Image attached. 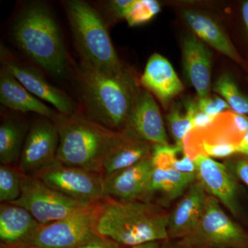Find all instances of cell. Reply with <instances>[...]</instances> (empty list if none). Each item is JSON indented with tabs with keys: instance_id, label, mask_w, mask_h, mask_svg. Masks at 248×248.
I'll return each mask as SVG.
<instances>
[{
	"instance_id": "cell-3",
	"label": "cell",
	"mask_w": 248,
	"mask_h": 248,
	"mask_svg": "<svg viewBox=\"0 0 248 248\" xmlns=\"http://www.w3.org/2000/svg\"><path fill=\"white\" fill-rule=\"evenodd\" d=\"M11 33L18 48L40 68L58 78L66 75V48L46 3L35 1L26 4L16 17Z\"/></svg>"
},
{
	"instance_id": "cell-12",
	"label": "cell",
	"mask_w": 248,
	"mask_h": 248,
	"mask_svg": "<svg viewBox=\"0 0 248 248\" xmlns=\"http://www.w3.org/2000/svg\"><path fill=\"white\" fill-rule=\"evenodd\" d=\"M153 172L150 156L130 167L104 176V191L109 198L115 200L152 202Z\"/></svg>"
},
{
	"instance_id": "cell-25",
	"label": "cell",
	"mask_w": 248,
	"mask_h": 248,
	"mask_svg": "<svg viewBox=\"0 0 248 248\" xmlns=\"http://www.w3.org/2000/svg\"><path fill=\"white\" fill-rule=\"evenodd\" d=\"M213 89L224 98L232 110L240 115H248V98L240 91L231 77L221 76L214 85Z\"/></svg>"
},
{
	"instance_id": "cell-28",
	"label": "cell",
	"mask_w": 248,
	"mask_h": 248,
	"mask_svg": "<svg viewBox=\"0 0 248 248\" xmlns=\"http://www.w3.org/2000/svg\"><path fill=\"white\" fill-rule=\"evenodd\" d=\"M167 122L175 145L183 148L184 139L192 129L190 115L187 111L184 113L180 108L174 106L167 116Z\"/></svg>"
},
{
	"instance_id": "cell-39",
	"label": "cell",
	"mask_w": 248,
	"mask_h": 248,
	"mask_svg": "<svg viewBox=\"0 0 248 248\" xmlns=\"http://www.w3.org/2000/svg\"><path fill=\"white\" fill-rule=\"evenodd\" d=\"M0 248H11L10 246H6V245L1 244L0 246Z\"/></svg>"
},
{
	"instance_id": "cell-26",
	"label": "cell",
	"mask_w": 248,
	"mask_h": 248,
	"mask_svg": "<svg viewBox=\"0 0 248 248\" xmlns=\"http://www.w3.org/2000/svg\"><path fill=\"white\" fill-rule=\"evenodd\" d=\"M22 193V172L11 165L0 164V202L14 203Z\"/></svg>"
},
{
	"instance_id": "cell-21",
	"label": "cell",
	"mask_w": 248,
	"mask_h": 248,
	"mask_svg": "<svg viewBox=\"0 0 248 248\" xmlns=\"http://www.w3.org/2000/svg\"><path fill=\"white\" fill-rule=\"evenodd\" d=\"M40 223L20 205L11 203L0 205V240L8 246L22 245Z\"/></svg>"
},
{
	"instance_id": "cell-8",
	"label": "cell",
	"mask_w": 248,
	"mask_h": 248,
	"mask_svg": "<svg viewBox=\"0 0 248 248\" xmlns=\"http://www.w3.org/2000/svg\"><path fill=\"white\" fill-rule=\"evenodd\" d=\"M35 177L71 200L88 205L109 199L104 189V175L55 161Z\"/></svg>"
},
{
	"instance_id": "cell-16",
	"label": "cell",
	"mask_w": 248,
	"mask_h": 248,
	"mask_svg": "<svg viewBox=\"0 0 248 248\" xmlns=\"http://www.w3.org/2000/svg\"><path fill=\"white\" fill-rule=\"evenodd\" d=\"M207 192L195 181L169 214L168 234L170 239H183L195 231L203 215Z\"/></svg>"
},
{
	"instance_id": "cell-35",
	"label": "cell",
	"mask_w": 248,
	"mask_h": 248,
	"mask_svg": "<svg viewBox=\"0 0 248 248\" xmlns=\"http://www.w3.org/2000/svg\"><path fill=\"white\" fill-rule=\"evenodd\" d=\"M238 153H243V154L248 156V130L242 141L240 143L239 148H238Z\"/></svg>"
},
{
	"instance_id": "cell-23",
	"label": "cell",
	"mask_w": 248,
	"mask_h": 248,
	"mask_svg": "<svg viewBox=\"0 0 248 248\" xmlns=\"http://www.w3.org/2000/svg\"><path fill=\"white\" fill-rule=\"evenodd\" d=\"M30 127L25 121L7 116L0 125V163L18 164Z\"/></svg>"
},
{
	"instance_id": "cell-13",
	"label": "cell",
	"mask_w": 248,
	"mask_h": 248,
	"mask_svg": "<svg viewBox=\"0 0 248 248\" xmlns=\"http://www.w3.org/2000/svg\"><path fill=\"white\" fill-rule=\"evenodd\" d=\"M194 162L197 181L205 192L223 203L234 216H238L237 185L233 173L226 165L205 155H199Z\"/></svg>"
},
{
	"instance_id": "cell-4",
	"label": "cell",
	"mask_w": 248,
	"mask_h": 248,
	"mask_svg": "<svg viewBox=\"0 0 248 248\" xmlns=\"http://www.w3.org/2000/svg\"><path fill=\"white\" fill-rule=\"evenodd\" d=\"M52 120L60 137L56 161L103 174V160L115 131L80 111L73 115L58 113Z\"/></svg>"
},
{
	"instance_id": "cell-11",
	"label": "cell",
	"mask_w": 248,
	"mask_h": 248,
	"mask_svg": "<svg viewBox=\"0 0 248 248\" xmlns=\"http://www.w3.org/2000/svg\"><path fill=\"white\" fill-rule=\"evenodd\" d=\"M60 137L56 125L42 117L31 125L17 168L23 174L35 176L56 161Z\"/></svg>"
},
{
	"instance_id": "cell-32",
	"label": "cell",
	"mask_w": 248,
	"mask_h": 248,
	"mask_svg": "<svg viewBox=\"0 0 248 248\" xmlns=\"http://www.w3.org/2000/svg\"><path fill=\"white\" fill-rule=\"evenodd\" d=\"M227 167L234 176L239 178L248 186V160L236 159L232 160L226 164Z\"/></svg>"
},
{
	"instance_id": "cell-34",
	"label": "cell",
	"mask_w": 248,
	"mask_h": 248,
	"mask_svg": "<svg viewBox=\"0 0 248 248\" xmlns=\"http://www.w3.org/2000/svg\"><path fill=\"white\" fill-rule=\"evenodd\" d=\"M176 170L183 173L195 174L196 173V166L193 160L190 159L187 155L184 154L181 159H177L174 162V168Z\"/></svg>"
},
{
	"instance_id": "cell-17",
	"label": "cell",
	"mask_w": 248,
	"mask_h": 248,
	"mask_svg": "<svg viewBox=\"0 0 248 248\" xmlns=\"http://www.w3.org/2000/svg\"><path fill=\"white\" fill-rule=\"evenodd\" d=\"M153 144L125 131H115L104 155L103 174L109 175L130 167L151 155Z\"/></svg>"
},
{
	"instance_id": "cell-30",
	"label": "cell",
	"mask_w": 248,
	"mask_h": 248,
	"mask_svg": "<svg viewBox=\"0 0 248 248\" xmlns=\"http://www.w3.org/2000/svg\"><path fill=\"white\" fill-rule=\"evenodd\" d=\"M135 0H110L103 1V10L112 20L125 19V15Z\"/></svg>"
},
{
	"instance_id": "cell-14",
	"label": "cell",
	"mask_w": 248,
	"mask_h": 248,
	"mask_svg": "<svg viewBox=\"0 0 248 248\" xmlns=\"http://www.w3.org/2000/svg\"><path fill=\"white\" fill-rule=\"evenodd\" d=\"M123 131L152 144H169L159 108L146 89L139 91Z\"/></svg>"
},
{
	"instance_id": "cell-22",
	"label": "cell",
	"mask_w": 248,
	"mask_h": 248,
	"mask_svg": "<svg viewBox=\"0 0 248 248\" xmlns=\"http://www.w3.org/2000/svg\"><path fill=\"white\" fill-rule=\"evenodd\" d=\"M183 16L187 25L201 40L217 51L238 63H241V58L234 46L215 21L205 15L192 10H186Z\"/></svg>"
},
{
	"instance_id": "cell-19",
	"label": "cell",
	"mask_w": 248,
	"mask_h": 248,
	"mask_svg": "<svg viewBox=\"0 0 248 248\" xmlns=\"http://www.w3.org/2000/svg\"><path fill=\"white\" fill-rule=\"evenodd\" d=\"M140 84L164 104L184 90L182 82L170 62L158 53L153 54L148 59Z\"/></svg>"
},
{
	"instance_id": "cell-37",
	"label": "cell",
	"mask_w": 248,
	"mask_h": 248,
	"mask_svg": "<svg viewBox=\"0 0 248 248\" xmlns=\"http://www.w3.org/2000/svg\"><path fill=\"white\" fill-rule=\"evenodd\" d=\"M129 248H159V241H156V242L146 243V244L139 245V246H133V247Z\"/></svg>"
},
{
	"instance_id": "cell-38",
	"label": "cell",
	"mask_w": 248,
	"mask_h": 248,
	"mask_svg": "<svg viewBox=\"0 0 248 248\" xmlns=\"http://www.w3.org/2000/svg\"><path fill=\"white\" fill-rule=\"evenodd\" d=\"M11 248H38L33 246H27V245H19V246H10Z\"/></svg>"
},
{
	"instance_id": "cell-24",
	"label": "cell",
	"mask_w": 248,
	"mask_h": 248,
	"mask_svg": "<svg viewBox=\"0 0 248 248\" xmlns=\"http://www.w3.org/2000/svg\"><path fill=\"white\" fill-rule=\"evenodd\" d=\"M196 180V173L189 174L174 169L163 170L153 168L151 184L153 198L159 194L161 197V202L169 203L182 197Z\"/></svg>"
},
{
	"instance_id": "cell-33",
	"label": "cell",
	"mask_w": 248,
	"mask_h": 248,
	"mask_svg": "<svg viewBox=\"0 0 248 248\" xmlns=\"http://www.w3.org/2000/svg\"><path fill=\"white\" fill-rule=\"evenodd\" d=\"M120 246L113 241L97 235L92 239L79 245L76 248H120Z\"/></svg>"
},
{
	"instance_id": "cell-31",
	"label": "cell",
	"mask_w": 248,
	"mask_h": 248,
	"mask_svg": "<svg viewBox=\"0 0 248 248\" xmlns=\"http://www.w3.org/2000/svg\"><path fill=\"white\" fill-rule=\"evenodd\" d=\"M197 107L207 115L217 117L220 114L229 110L231 108L228 103L218 96L199 99Z\"/></svg>"
},
{
	"instance_id": "cell-36",
	"label": "cell",
	"mask_w": 248,
	"mask_h": 248,
	"mask_svg": "<svg viewBox=\"0 0 248 248\" xmlns=\"http://www.w3.org/2000/svg\"><path fill=\"white\" fill-rule=\"evenodd\" d=\"M242 16L245 24H246V27L247 28L248 31V1H246V2L243 4Z\"/></svg>"
},
{
	"instance_id": "cell-1",
	"label": "cell",
	"mask_w": 248,
	"mask_h": 248,
	"mask_svg": "<svg viewBox=\"0 0 248 248\" xmlns=\"http://www.w3.org/2000/svg\"><path fill=\"white\" fill-rule=\"evenodd\" d=\"M76 79L83 114L110 130L123 131L141 89L133 73L125 68L104 71L80 60Z\"/></svg>"
},
{
	"instance_id": "cell-27",
	"label": "cell",
	"mask_w": 248,
	"mask_h": 248,
	"mask_svg": "<svg viewBox=\"0 0 248 248\" xmlns=\"http://www.w3.org/2000/svg\"><path fill=\"white\" fill-rule=\"evenodd\" d=\"M161 11L159 3L155 0H135L125 16L130 27L149 22Z\"/></svg>"
},
{
	"instance_id": "cell-5",
	"label": "cell",
	"mask_w": 248,
	"mask_h": 248,
	"mask_svg": "<svg viewBox=\"0 0 248 248\" xmlns=\"http://www.w3.org/2000/svg\"><path fill=\"white\" fill-rule=\"evenodd\" d=\"M64 6L80 60L104 71L124 69L99 11L82 0H67Z\"/></svg>"
},
{
	"instance_id": "cell-18",
	"label": "cell",
	"mask_w": 248,
	"mask_h": 248,
	"mask_svg": "<svg viewBox=\"0 0 248 248\" xmlns=\"http://www.w3.org/2000/svg\"><path fill=\"white\" fill-rule=\"evenodd\" d=\"M182 50L186 76L197 91L199 99L210 97L212 67L210 50L194 35L186 37Z\"/></svg>"
},
{
	"instance_id": "cell-2",
	"label": "cell",
	"mask_w": 248,
	"mask_h": 248,
	"mask_svg": "<svg viewBox=\"0 0 248 248\" xmlns=\"http://www.w3.org/2000/svg\"><path fill=\"white\" fill-rule=\"evenodd\" d=\"M169 214L159 204L109 198L97 205L95 229L119 246L133 247L169 239Z\"/></svg>"
},
{
	"instance_id": "cell-9",
	"label": "cell",
	"mask_w": 248,
	"mask_h": 248,
	"mask_svg": "<svg viewBox=\"0 0 248 248\" xmlns=\"http://www.w3.org/2000/svg\"><path fill=\"white\" fill-rule=\"evenodd\" d=\"M97 205L59 221L40 224L22 245L38 248L78 247L99 235L95 229Z\"/></svg>"
},
{
	"instance_id": "cell-29",
	"label": "cell",
	"mask_w": 248,
	"mask_h": 248,
	"mask_svg": "<svg viewBox=\"0 0 248 248\" xmlns=\"http://www.w3.org/2000/svg\"><path fill=\"white\" fill-rule=\"evenodd\" d=\"M182 151H184L183 148L177 145L153 144L151 158L153 168L163 170L174 169L178 153Z\"/></svg>"
},
{
	"instance_id": "cell-10",
	"label": "cell",
	"mask_w": 248,
	"mask_h": 248,
	"mask_svg": "<svg viewBox=\"0 0 248 248\" xmlns=\"http://www.w3.org/2000/svg\"><path fill=\"white\" fill-rule=\"evenodd\" d=\"M27 209L40 224L71 216L93 205L71 200L46 185L35 176L22 173V193L14 202Z\"/></svg>"
},
{
	"instance_id": "cell-6",
	"label": "cell",
	"mask_w": 248,
	"mask_h": 248,
	"mask_svg": "<svg viewBox=\"0 0 248 248\" xmlns=\"http://www.w3.org/2000/svg\"><path fill=\"white\" fill-rule=\"evenodd\" d=\"M248 130L247 116L227 110L208 126L192 128L184 139V153L193 161L201 155L223 157L239 148Z\"/></svg>"
},
{
	"instance_id": "cell-7",
	"label": "cell",
	"mask_w": 248,
	"mask_h": 248,
	"mask_svg": "<svg viewBox=\"0 0 248 248\" xmlns=\"http://www.w3.org/2000/svg\"><path fill=\"white\" fill-rule=\"evenodd\" d=\"M184 248H248V234L208 195L195 231L179 243Z\"/></svg>"
},
{
	"instance_id": "cell-15",
	"label": "cell",
	"mask_w": 248,
	"mask_h": 248,
	"mask_svg": "<svg viewBox=\"0 0 248 248\" xmlns=\"http://www.w3.org/2000/svg\"><path fill=\"white\" fill-rule=\"evenodd\" d=\"M1 66L10 72L29 92L41 100L53 105L60 113L73 115L79 112L78 106L69 96L50 84L45 76L33 67L4 57Z\"/></svg>"
},
{
	"instance_id": "cell-20",
	"label": "cell",
	"mask_w": 248,
	"mask_h": 248,
	"mask_svg": "<svg viewBox=\"0 0 248 248\" xmlns=\"http://www.w3.org/2000/svg\"><path fill=\"white\" fill-rule=\"evenodd\" d=\"M0 102L11 110L34 112L50 120L60 113L29 92L3 66L0 70Z\"/></svg>"
}]
</instances>
